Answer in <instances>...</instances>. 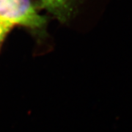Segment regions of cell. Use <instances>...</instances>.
<instances>
[{
  "mask_svg": "<svg viewBox=\"0 0 132 132\" xmlns=\"http://www.w3.org/2000/svg\"><path fill=\"white\" fill-rule=\"evenodd\" d=\"M0 21L10 27L18 24L40 28L46 20L37 13L30 0H0Z\"/></svg>",
  "mask_w": 132,
  "mask_h": 132,
  "instance_id": "obj_1",
  "label": "cell"
},
{
  "mask_svg": "<svg viewBox=\"0 0 132 132\" xmlns=\"http://www.w3.org/2000/svg\"><path fill=\"white\" fill-rule=\"evenodd\" d=\"M10 29H11L10 27L3 24L2 22L0 21V46L2 44V43L3 42L6 35L9 32Z\"/></svg>",
  "mask_w": 132,
  "mask_h": 132,
  "instance_id": "obj_3",
  "label": "cell"
},
{
  "mask_svg": "<svg viewBox=\"0 0 132 132\" xmlns=\"http://www.w3.org/2000/svg\"><path fill=\"white\" fill-rule=\"evenodd\" d=\"M43 7L60 20H65L71 14L73 0H41Z\"/></svg>",
  "mask_w": 132,
  "mask_h": 132,
  "instance_id": "obj_2",
  "label": "cell"
}]
</instances>
